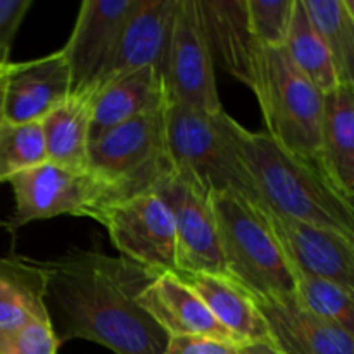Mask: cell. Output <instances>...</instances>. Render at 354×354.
Returning <instances> with one entry per match:
<instances>
[{
	"instance_id": "7402d4cb",
	"label": "cell",
	"mask_w": 354,
	"mask_h": 354,
	"mask_svg": "<svg viewBox=\"0 0 354 354\" xmlns=\"http://www.w3.org/2000/svg\"><path fill=\"white\" fill-rule=\"evenodd\" d=\"M47 270L41 261L0 258V330L37 320H50L45 306Z\"/></svg>"
},
{
	"instance_id": "30bf717a",
	"label": "cell",
	"mask_w": 354,
	"mask_h": 354,
	"mask_svg": "<svg viewBox=\"0 0 354 354\" xmlns=\"http://www.w3.org/2000/svg\"><path fill=\"white\" fill-rule=\"evenodd\" d=\"M154 192L165 201L175 223V272L227 277L209 194L175 169L158 183Z\"/></svg>"
},
{
	"instance_id": "603a6c76",
	"label": "cell",
	"mask_w": 354,
	"mask_h": 354,
	"mask_svg": "<svg viewBox=\"0 0 354 354\" xmlns=\"http://www.w3.org/2000/svg\"><path fill=\"white\" fill-rule=\"evenodd\" d=\"M308 19L324 40L341 85H354V2L301 0Z\"/></svg>"
},
{
	"instance_id": "6da1fadb",
	"label": "cell",
	"mask_w": 354,
	"mask_h": 354,
	"mask_svg": "<svg viewBox=\"0 0 354 354\" xmlns=\"http://www.w3.org/2000/svg\"><path fill=\"white\" fill-rule=\"evenodd\" d=\"M41 265L45 306L61 344L83 339L114 354H165L169 337L137 301L159 273L95 249H73Z\"/></svg>"
},
{
	"instance_id": "cb8c5ba5",
	"label": "cell",
	"mask_w": 354,
	"mask_h": 354,
	"mask_svg": "<svg viewBox=\"0 0 354 354\" xmlns=\"http://www.w3.org/2000/svg\"><path fill=\"white\" fill-rule=\"evenodd\" d=\"M283 50L301 75L310 80L324 95L339 85L330 52L308 19L301 0L294 2L292 19Z\"/></svg>"
},
{
	"instance_id": "ac0fdd59",
	"label": "cell",
	"mask_w": 354,
	"mask_h": 354,
	"mask_svg": "<svg viewBox=\"0 0 354 354\" xmlns=\"http://www.w3.org/2000/svg\"><path fill=\"white\" fill-rule=\"evenodd\" d=\"M92 95L90 142L135 118L158 113L168 104L166 82L154 68H142L120 76Z\"/></svg>"
},
{
	"instance_id": "83f0119b",
	"label": "cell",
	"mask_w": 354,
	"mask_h": 354,
	"mask_svg": "<svg viewBox=\"0 0 354 354\" xmlns=\"http://www.w3.org/2000/svg\"><path fill=\"white\" fill-rule=\"evenodd\" d=\"M61 342L50 320H37L0 330V354H57Z\"/></svg>"
},
{
	"instance_id": "4dcf8cb0",
	"label": "cell",
	"mask_w": 354,
	"mask_h": 354,
	"mask_svg": "<svg viewBox=\"0 0 354 354\" xmlns=\"http://www.w3.org/2000/svg\"><path fill=\"white\" fill-rule=\"evenodd\" d=\"M12 61L0 62V121L3 120V97H6L7 80H9L10 71H12Z\"/></svg>"
},
{
	"instance_id": "f1b7e54d",
	"label": "cell",
	"mask_w": 354,
	"mask_h": 354,
	"mask_svg": "<svg viewBox=\"0 0 354 354\" xmlns=\"http://www.w3.org/2000/svg\"><path fill=\"white\" fill-rule=\"evenodd\" d=\"M244 344L220 341V339L201 337V335H182L169 337L165 354H241Z\"/></svg>"
},
{
	"instance_id": "2e32d148",
	"label": "cell",
	"mask_w": 354,
	"mask_h": 354,
	"mask_svg": "<svg viewBox=\"0 0 354 354\" xmlns=\"http://www.w3.org/2000/svg\"><path fill=\"white\" fill-rule=\"evenodd\" d=\"M199 9L213 57L248 88H254L263 45L249 26L245 0H199Z\"/></svg>"
},
{
	"instance_id": "ffe728a7",
	"label": "cell",
	"mask_w": 354,
	"mask_h": 354,
	"mask_svg": "<svg viewBox=\"0 0 354 354\" xmlns=\"http://www.w3.org/2000/svg\"><path fill=\"white\" fill-rule=\"evenodd\" d=\"M201 297L218 324L242 344L273 346L268 325L252 297L228 277L173 272Z\"/></svg>"
},
{
	"instance_id": "9c48e42d",
	"label": "cell",
	"mask_w": 354,
	"mask_h": 354,
	"mask_svg": "<svg viewBox=\"0 0 354 354\" xmlns=\"http://www.w3.org/2000/svg\"><path fill=\"white\" fill-rule=\"evenodd\" d=\"M165 82L169 102L206 114L223 111L199 0H178Z\"/></svg>"
},
{
	"instance_id": "9a60e30c",
	"label": "cell",
	"mask_w": 354,
	"mask_h": 354,
	"mask_svg": "<svg viewBox=\"0 0 354 354\" xmlns=\"http://www.w3.org/2000/svg\"><path fill=\"white\" fill-rule=\"evenodd\" d=\"M71 93V73L62 50L14 62L3 97V120L38 123Z\"/></svg>"
},
{
	"instance_id": "277c9868",
	"label": "cell",
	"mask_w": 354,
	"mask_h": 354,
	"mask_svg": "<svg viewBox=\"0 0 354 354\" xmlns=\"http://www.w3.org/2000/svg\"><path fill=\"white\" fill-rule=\"evenodd\" d=\"M225 111L206 114L169 102L165 109V142L171 168L189 176L209 196L234 192L259 204L254 185L235 152Z\"/></svg>"
},
{
	"instance_id": "1f68e13d",
	"label": "cell",
	"mask_w": 354,
	"mask_h": 354,
	"mask_svg": "<svg viewBox=\"0 0 354 354\" xmlns=\"http://www.w3.org/2000/svg\"><path fill=\"white\" fill-rule=\"evenodd\" d=\"M241 354H280V353L277 351L273 346L252 344V346H245V348L241 351Z\"/></svg>"
},
{
	"instance_id": "d6986e66",
	"label": "cell",
	"mask_w": 354,
	"mask_h": 354,
	"mask_svg": "<svg viewBox=\"0 0 354 354\" xmlns=\"http://www.w3.org/2000/svg\"><path fill=\"white\" fill-rule=\"evenodd\" d=\"M317 166L330 185L354 199V85H341L324 95Z\"/></svg>"
},
{
	"instance_id": "3957f363",
	"label": "cell",
	"mask_w": 354,
	"mask_h": 354,
	"mask_svg": "<svg viewBox=\"0 0 354 354\" xmlns=\"http://www.w3.org/2000/svg\"><path fill=\"white\" fill-rule=\"evenodd\" d=\"M225 273L254 299L294 296V275L261 206L234 192L211 196Z\"/></svg>"
},
{
	"instance_id": "7a4b0ae2",
	"label": "cell",
	"mask_w": 354,
	"mask_h": 354,
	"mask_svg": "<svg viewBox=\"0 0 354 354\" xmlns=\"http://www.w3.org/2000/svg\"><path fill=\"white\" fill-rule=\"evenodd\" d=\"M225 130L261 206L354 239V204L330 185L317 165L283 149L266 131L248 130L228 114Z\"/></svg>"
},
{
	"instance_id": "4fadbf2b",
	"label": "cell",
	"mask_w": 354,
	"mask_h": 354,
	"mask_svg": "<svg viewBox=\"0 0 354 354\" xmlns=\"http://www.w3.org/2000/svg\"><path fill=\"white\" fill-rule=\"evenodd\" d=\"M176 6L178 0H138L109 66L90 93L142 68H154L165 78Z\"/></svg>"
},
{
	"instance_id": "f546056e",
	"label": "cell",
	"mask_w": 354,
	"mask_h": 354,
	"mask_svg": "<svg viewBox=\"0 0 354 354\" xmlns=\"http://www.w3.org/2000/svg\"><path fill=\"white\" fill-rule=\"evenodd\" d=\"M33 0H0V62L9 61L12 40Z\"/></svg>"
},
{
	"instance_id": "ba28073f",
	"label": "cell",
	"mask_w": 354,
	"mask_h": 354,
	"mask_svg": "<svg viewBox=\"0 0 354 354\" xmlns=\"http://www.w3.org/2000/svg\"><path fill=\"white\" fill-rule=\"evenodd\" d=\"M9 183L16 201L14 213L2 223L9 234L62 214L92 218L104 204L102 187L88 171H73L50 161L17 173Z\"/></svg>"
},
{
	"instance_id": "4316f807",
	"label": "cell",
	"mask_w": 354,
	"mask_h": 354,
	"mask_svg": "<svg viewBox=\"0 0 354 354\" xmlns=\"http://www.w3.org/2000/svg\"><path fill=\"white\" fill-rule=\"evenodd\" d=\"M296 0H245L249 26L266 48H283Z\"/></svg>"
},
{
	"instance_id": "8992f818",
	"label": "cell",
	"mask_w": 354,
	"mask_h": 354,
	"mask_svg": "<svg viewBox=\"0 0 354 354\" xmlns=\"http://www.w3.org/2000/svg\"><path fill=\"white\" fill-rule=\"evenodd\" d=\"M252 93L266 133L292 154L317 165L324 93L299 73L283 48L263 47Z\"/></svg>"
},
{
	"instance_id": "5b68a950",
	"label": "cell",
	"mask_w": 354,
	"mask_h": 354,
	"mask_svg": "<svg viewBox=\"0 0 354 354\" xmlns=\"http://www.w3.org/2000/svg\"><path fill=\"white\" fill-rule=\"evenodd\" d=\"M165 109L135 118L90 142L86 171L102 187L100 207L152 192L173 169L166 152Z\"/></svg>"
},
{
	"instance_id": "e0dca14e",
	"label": "cell",
	"mask_w": 354,
	"mask_h": 354,
	"mask_svg": "<svg viewBox=\"0 0 354 354\" xmlns=\"http://www.w3.org/2000/svg\"><path fill=\"white\" fill-rule=\"evenodd\" d=\"M137 301L168 337L201 335L242 344L218 324L201 297L173 272L159 273L138 294Z\"/></svg>"
},
{
	"instance_id": "d4e9b609",
	"label": "cell",
	"mask_w": 354,
	"mask_h": 354,
	"mask_svg": "<svg viewBox=\"0 0 354 354\" xmlns=\"http://www.w3.org/2000/svg\"><path fill=\"white\" fill-rule=\"evenodd\" d=\"M294 297L310 313L354 334V292L339 283L308 275H294Z\"/></svg>"
},
{
	"instance_id": "5bb4252c",
	"label": "cell",
	"mask_w": 354,
	"mask_h": 354,
	"mask_svg": "<svg viewBox=\"0 0 354 354\" xmlns=\"http://www.w3.org/2000/svg\"><path fill=\"white\" fill-rule=\"evenodd\" d=\"M252 301L280 354H354L353 332L310 313L294 296Z\"/></svg>"
},
{
	"instance_id": "44dd1931",
	"label": "cell",
	"mask_w": 354,
	"mask_h": 354,
	"mask_svg": "<svg viewBox=\"0 0 354 354\" xmlns=\"http://www.w3.org/2000/svg\"><path fill=\"white\" fill-rule=\"evenodd\" d=\"M92 93H69L40 120L47 161L86 171L92 127Z\"/></svg>"
},
{
	"instance_id": "7c38bea8",
	"label": "cell",
	"mask_w": 354,
	"mask_h": 354,
	"mask_svg": "<svg viewBox=\"0 0 354 354\" xmlns=\"http://www.w3.org/2000/svg\"><path fill=\"white\" fill-rule=\"evenodd\" d=\"M261 209L292 275L330 280L354 292V239L282 216L265 206Z\"/></svg>"
},
{
	"instance_id": "52a82bcc",
	"label": "cell",
	"mask_w": 354,
	"mask_h": 354,
	"mask_svg": "<svg viewBox=\"0 0 354 354\" xmlns=\"http://www.w3.org/2000/svg\"><path fill=\"white\" fill-rule=\"evenodd\" d=\"M121 256L154 273L176 270V234L165 201L152 192L118 201L93 213Z\"/></svg>"
},
{
	"instance_id": "484cf974",
	"label": "cell",
	"mask_w": 354,
	"mask_h": 354,
	"mask_svg": "<svg viewBox=\"0 0 354 354\" xmlns=\"http://www.w3.org/2000/svg\"><path fill=\"white\" fill-rule=\"evenodd\" d=\"M47 161L44 135L38 123L0 121V183H9L17 173Z\"/></svg>"
},
{
	"instance_id": "8fae6325",
	"label": "cell",
	"mask_w": 354,
	"mask_h": 354,
	"mask_svg": "<svg viewBox=\"0 0 354 354\" xmlns=\"http://www.w3.org/2000/svg\"><path fill=\"white\" fill-rule=\"evenodd\" d=\"M138 0H85L61 48L71 73V93L93 88L116 52Z\"/></svg>"
}]
</instances>
